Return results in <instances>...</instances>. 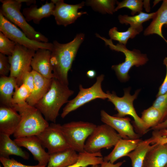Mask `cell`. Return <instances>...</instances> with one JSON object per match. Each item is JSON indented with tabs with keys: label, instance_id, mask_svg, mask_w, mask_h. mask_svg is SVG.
Wrapping results in <instances>:
<instances>
[{
	"label": "cell",
	"instance_id": "cell-1",
	"mask_svg": "<svg viewBox=\"0 0 167 167\" xmlns=\"http://www.w3.org/2000/svg\"><path fill=\"white\" fill-rule=\"evenodd\" d=\"M84 38V34L81 33L68 43L62 44L57 41L52 43L50 61L54 78L63 84L69 85L68 72Z\"/></svg>",
	"mask_w": 167,
	"mask_h": 167
},
{
	"label": "cell",
	"instance_id": "cell-2",
	"mask_svg": "<svg viewBox=\"0 0 167 167\" xmlns=\"http://www.w3.org/2000/svg\"><path fill=\"white\" fill-rule=\"evenodd\" d=\"M74 92L68 86L53 78L49 90L34 106L48 122L55 123L60 109L68 102V99Z\"/></svg>",
	"mask_w": 167,
	"mask_h": 167
},
{
	"label": "cell",
	"instance_id": "cell-3",
	"mask_svg": "<svg viewBox=\"0 0 167 167\" xmlns=\"http://www.w3.org/2000/svg\"><path fill=\"white\" fill-rule=\"evenodd\" d=\"M20 115L21 120L13 136L16 138L37 135L49 124L42 114L36 107L27 102L15 105L12 107Z\"/></svg>",
	"mask_w": 167,
	"mask_h": 167
},
{
	"label": "cell",
	"instance_id": "cell-4",
	"mask_svg": "<svg viewBox=\"0 0 167 167\" xmlns=\"http://www.w3.org/2000/svg\"><path fill=\"white\" fill-rule=\"evenodd\" d=\"M98 37L103 40L105 45H108L112 50L123 53L125 58L124 61L118 65H113L111 68L114 70L119 80L122 82H126L130 78L129 72L134 66L139 67L145 64L148 59L145 54H143L138 49H134L131 50L125 45L118 43L116 45L113 44L112 40L108 39L96 33Z\"/></svg>",
	"mask_w": 167,
	"mask_h": 167
},
{
	"label": "cell",
	"instance_id": "cell-5",
	"mask_svg": "<svg viewBox=\"0 0 167 167\" xmlns=\"http://www.w3.org/2000/svg\"><path fill=\"white\" fill-rule=\"evenodd\" d=\"M131 89L130 88H125L124 95L121 97L118 96L114 91L110 93L107 91L108 101L114 105L117 111L114 116L121 118L127 115L131 116L134 119L137 133L140 135H143L148 132L149 129L137 115L133 105V102L137 98L140 89L137 90L133 95H131L130 93Z\"/></svg>",
	"mask_w": 167,
	"mask_h": 167
},
{
	"label": "cell",
	"instance_id": "cell-6",
	"mask_svg": "<svg viewBox=\"0 0 167 167\" xmlns=\"http://www.w3.org/2000/svg\"><path fill=\"white\" fill-rule=\"evenodd\" d=\"M2 3L0 12L8 20L19 27L30 39L37 41L48 43V38L36 31L26 20L20 12L21 0H1Z\"/></svg>",
	"mask_w": 167,
	"mask_h": 167
},
{
	"label": "cell",
	"instance_id": "cell-7",
	"mask_svg": "<svg viewBox=\"0 0 167 167\" xmlns=\"http://www.w3.org/2000/svg\"><path fill=\"white\" fill-rule=\"evenodd\" d=\"M122 138L109 125L104 123L96 126L86 141L84 151L90 153L101 152L103 148L109 149L114 146Z\"/></svg>",
	"mask_w": 167,
	"mask_h": 167
},
{
	"label": "cell",
	"instance_id": "cell-8",
	"mask_svg": "<svg viewBox=\"0 0 167 167\" xmlns=\"http://www.w3.org/2000/svg\"><path fill=\"white\" fill-rule=\"evenodd\" d=\"M96 126L88 122L72 121L62 125L61 128L70 147L79 153L85 152L86 141Z\"/></svg>",
	"mask_w": 167,
	"mask_h": 167
},
{
	"label": "cell",
	"instance_id": "cell-9",
	"mask_svg": "<svg viewBox=\"0 0 167 167\" xmlns=\"http://www.w3.org/2000/svg\"><path fill=\"white\" fill-rule=\"evenodd\" d=\"M95 83L91 87L84 88L81 84L79 86V92L73 99L69 101L62 109V118H65L71 112L75 111L85 104L96 99L105 100L108 95L102 88V83L104 75L101 74L97 76Z\"/></svg>",
	"mask_w": 167,
	"mask_h": 167
},
{
	"label": "cell",
	"instance_id": "cell-10",
	"mask_svg": "<svg viewBox=\"0 0 167 167\" xmlns=\"http://www.w3.org/2000/svg\"><path fill=\"white\" fill-rule=\"evenodd\" d=\"M36 51L17 44L12 54L8 56L11 66L9 76L16 80L18 87L22 84L23 78L31 71V63Z\"/></svg>",
	"mask_w": 167,
	"mask_h": 167
},
{
	"label": "cell",
	"instance_id": "cell-11",
	"mask_svg": "<svg viewBox=\"0 0 167 167\" xmlns=\"http://www.w3.org/2000/svg\"><path fill=\"white\" fill-rule=\"evenodd\" d=\"M0 31L17 44L36 51L39 49L51 50L53 44L40 42L28 38L18 27L6 19L0 12Z\"/></svg>",
	"mask_w": 167,
	"mask_h": 167
},
{
	"label": "cell",
	"instance_id": "cell-12",
	"mask_svg": "<svg viewBox=\"0 0 167 167\" xmlns=\"http://www.w3.org/2000/svg\"><path fill=\"white\" fill-rule=\"evenodd\" d=\"M60 124L52 122L36 135L50 154L70 148Z\"/></svg>",
	"mask_w": 167,
	"mask_h": 167
},
{
	"label": "cell",
	"instance_id": "cell-13",
	"mask_svg": "<svg viewBox=\"0 0 167 167\" xmlns=\"http://www.w3.org/2000/svg\"><path fill=\"white\" fill-rule=\"evenodd\" d=\"M55 5L53 15L56 24L66 27L74 23L79 17L87 14L85 11L79 12L78 10L84 5L85 2L71 5L65 3L62 0H51Z\"/></svg>",
	"mask_w": 167,
	"mask_h": 167
},
{
	"label": "cell",
	"instance_id": "cell-14",
	"mask_svg": "<svg viewBox=\"0 0 167 167\" xmlns=\"http://www.w3.org/2000/svg\"><path fill=\"white\" fill-rule=\"evenodd\" d=\"M100 116L101 121L113 129L122 139H139L140 135L135 131L129 118L112 116L104 110L101 111Z\"/></svg>",
	"mask_w": 167,
	"mask_h": 167
},
{
	"label": "cell",
	"instance_id": "cell-15",
	"mask_svg": "<svg viewBox=\"0 0 167 167\" xmlns=\"http://www.w3.org/2000/svg\"><path fill=\"white\" fill-rule=\"evenodd\" d=\"M14 141L20 147L28 149L32 154L38 165L46 167L48 163L49 154L45 151L40 140L36 135L16 138Z\"/></svg>",
	"mask_w": 167,
	"mask_h": 167
},
{
	"label": "cell",
	"instance_id": "cell-16",
	"mask_svg": "<svg viewBox=\"0 0 167 167\" xmlns=\"http://www.w3.org/2000/svg\"><path fill=\"white\" fill-rule=\"evenodd\" d=\"M21 117L13 108L1 105L0 107V133L9 136L15 132Z\"/></svg>",
	"mask_w": 167,
	"mask_h": 167
},
{
	"label": "cell",
	"instance_id": "cell-17",
	"mask_svg": "<svg viewBox=\"0 0 167 167\" xmlns=\"http://www.w3.org/2000/svg\"><path fill=\"white\" fill-rule=\"evenodd\" d=\"M51 51L45 49H39L36 51L32 58V70L43 77L48 79L54 78L51 63Z\"/></svg>",
	"mask_w": 167,
	"mask_h": 167
},
{
	"label": "cell",
	"instance_id": "cell-18",
	"mask_svg": "<svg viewBox=\"0 0 167 167\" xmlns=\"http://www.w3.org/2000/svg\"><path fill=\"white\" fill-rule=\"evenodd\" d=\"M167 165V146L153 144L147 152L142 167H165Z\"/></svg>",
	"mask_w": 167,
	"mask_h": 167
},
{
	"label": "cell",
	"instance_id": "cell-19",
	"mask_svg": "<svg viewBox=\"0 0 167 167\" xmlns=\"http://www.w3.org/2000/svg\"><path fill=\"white\" fill-rule=\"evenodd\" d=\"M55 7V4L52 2L45 3L39 8L36 4H32L29 7L23 9L22 14L27 22L32 21L36 24H39L43 18L53 15Z\"/></svg>",
	"mask_w": 167,
	"mask_h": 167
},
{
	"label": "cell",
	"instance_id": "cell-20",
	"mask_svg": "<svg viewBox=\"0 0 167 167\" xmlns=\"http://www.w3.org/2000/svg\"><path fill=\"white\" fill-rule=\"evenodd\" d=\"M141 139H121L114 146L111 152L103 157V161L114 163L118 160L125 156L134 150L142 141Z\"/></svg>",
	"mask_w": 167,
	"mask_h": 167
},
{
	"label": "cell",
	"instance_id": "cell-21",
	"mask_svg": "<svg viewBox=\"0 0 167 167\" xmlns=\"http://www.w3.org/2000/svg\"><path fill=\"white\" fill-rule=\"evenodd\" d=\"M32 71L34 75V86L26 102L30 105L34 106L49 90L53 78H46L34 71Z\"/></svg>",
	"mask_w": 167,
	"mask_h": 167
},
{
	"label": "cell",
	"instance_id": "cell-22",
	"mask_svg": "<svg viewBox=\"0 0 167 167\" xmlns=\"http://www.w3.org/2000/svg\"><path fill=\"white\" fill-rule=\"evenodd\" d=\"M164 25L167 26V0H165L155 14L149 25L144 32L145 36L153 34L158 35L167 43V40L164 37L162 32Z\"/></svg>",
	"mask_w": 167,
	"mask_h": 167
},
{
	"label": "cell",
	"instance_id": "cell-23",
	"mask_svg": "<svg viewBox=\"0 0 167 167\" xmlns=\"http://www.w3.org/2000/svg\"><path fill=\"white\" fill-rule=\"evenodd\" d=\"M79 153L71 148L49 154V161L45 167H66L75 163Z\"/></svg>",
	"mask_w": 167,
	"mask_h": 167
},
{
	"label": "cell",
	"instance_id": "cell-24",
	"mask_svg": "<svg viewBox=\"0 0 167 167\" xmlns=\"http://www.w3.org/2000/svg\"><path fill=\"white\" fill-rule=\"evenodd\" d=\"M11 155L18 156L25 160L29 158V154L23 151L9 136L0 133V157L8 158Z\"/></svg>",
	"mask_w": 167,
	"mask_h": 167
},
{
	"label": "cell",
	"instance_id": "cell-25",
	"mask_svg": "<svg viewBox=\"0 0 167 167\" xmlns=\"http://www.w3.org/2000/svg\"><path fill=\"white\" fill-rule=\"evenodd\" d=\"M18 87L15 78L10 76H1L0 100L2 105L12 107V100L15 88Z\"/></svg>",
	"mask_w": 167,
	"mask_h": 167
},
{
	"label": "cell",
	"instance_id": "cell-26",
	"mask_svg": "<svg viewBox=\"0 0 167 167\" xmlns=\"http://www.w3.org/2000/svg\"><path fill=\"white\" fill-rule=\"evenodd\" d=\"M152 137L144 140H142L136 148L129 153L127 156L129 157L132 167H142L146 155L153 146L151 145L153 142Z\"/></svg>",
	"mask_w": 167,
	"mask_h": 167
},
{
	"label": "cell",
	"instance_id": "cell-27",
	"mask_svg": "<svg viewBox=\"0 0 167 167\" xmlns=\"http://www.w3.org/2000/svg\"><path fill=\"white\" fill-rule=\"evenodd\" d=\"M155 12L147 13L141 11L137 15L132 16L127 15H119L118 19L120 23L126 25L130 24V27L136 29L140 33L143 31L142 24L151 19H152Z\"/></svg>",
	"mask_w": 167,
	"mask_h": 167
},
{
	"label": "cell",
	"instance_id": "cell-28",
	"mask_svg": "<svg viewBox=\"0 0 167 167\" xmlns=\"http://www.w3.org/2000/svg\"><path fill=\"white\" fill-rule=\"evenodd\" d=\"M103 161L101 152L90 153L84 152L79 153V157L74 164L66 167H87L89 165H100Z\"/></svg>",
	"mask_w": 167,
	"mask_h": 167
},
{
	"label": "cell",
	"instance_id": "cell-29",
	"mask_svg": "<svg viewBox=\"0 0 167 167\" xmlns=\"http://www.w3.org/2000/svg\"><path fill=\"white\" fill-rule=\"evenodd\" d=\"M139 33L136 29L131 27L125 32H119L117 27H114L109 30V35L111 40L118 41L119 43L126 45L129 39L134 38Z\"/></svg>",
	"mask_w": 167,
	"mask_h": 167
},
{
	"label": "cell",
	"instance_id": "cell-30",
	"mask_svg": "<svg viewBox=\"0 0 167 167\" xmlns=\"http://www.w3.org/2000/svg\"><path fill=\"white\" fill-rule=\"evenodd\" d=\"M162 117L161 112L152 106L142 112L141 118L149 129L160 123Z\"/></svg>",
	"mask_w": 167,
	"mask_h": 167
},
{
	"label": "cell",
	"instance_id": "cell-31",
	"mask_svg": "<svg viewBox=\"0 0 167 167\" xmlns=\"http://www.w3.org/2000/svg\"><path fill=\"white\" fill-rule=\"evenodd\" d=\"M117 1L114 0H90L86 4L95 11L103 14H113L115 12V5Z\"/></svg>",
	"mask_w": 167,
	"mask_h": 167
},
{
	"label": "cell",
	"instance_id": "cell-32",
	"mask_svg": "<svg viewBox=\"0 0 167 167\" xmlns=\"http://www.w3.org/2000/svg\"><path fill=\"white\" fill-rule=\"evenodd\" d=\"M117 6L115 11L123 7L127 8L131 11V15H134L137 12L142 11L143 2L141 0H124L121 2L116 1Z\"/></svg>",
	"mask_w": 167,
	"mask_h": 167
},
{
	"label": "cell",
	"instance_id": "cell-33",
	"mask_svg": "<svg viewBox=\"0 0 167 167\" xmlns=\"http://www.w3.org/2000/svg\"><path fill=\"white\" fill-rule=\"evenodd\" d=\"M30 93L28 88L23 84L17 87L15 89L12 100L13 106L15 105H20L26 102V100Z\"/></svg>",
	"mask_w": 167,
	"mask_h": 167
},
{
	"label": "cell",
	"instance_id": "cell-34",
	"mask_svg": "<svg viewBox=\"0 0 167 167\" xmlns=\"http://www.w3.org/2000/svg\"><path fill=\"white\" fill-rule=\"evenodd\" d=\"M16 43L10 39L0 31V52L8 56L11 55L14 52Z\"/></svg>",
	"mask_w": 167,
	"mask_h": 167
},
{
	"label": "cell",
	"instance_id": "cell-35",
	"mask_svg": "<svg viewBox=\"0 0 167 167\" xmlns=\"http://www.w3.org/2000/svg\"><path fill=\"white\" fill-rule=\"evenodd\" d=\"M156 96L152 106L161 113L162 117L161 123L167 118V92Z\"/></svg>",
	"mask_w": 167,
	"mask_h": 167
},
{
	"label": "cell",
	"instance_id": "cell-36",
	"mask_svg": "<svg viewBox=\"0 0 167 167\" xmlns=\"http://www.w3.org/2000/svg\"><path fill=\"white\" fill-rule=\"evenodd\" d=\"M0 161L3 167H45L38 164L33 166L26 165L13 158H7L1 157H0Z\"/></svg>",
	"mask_w": 167,
	"mask_h": 167
},
{
	"label": "cell",
	"instance_id": "cell-37",
	"mask_svg": "<svg viewBox=\"0 0 167 167\" xmlns=\"http://www.w3.org/2000/svg\"><path fill=\"white\" fill-rule=\"evenodd\" d=\"M11 66L8 57L0 53V75L1 76H7L10 73Z\"/></svg>",
	"mask_w": 167,
	"mask_h": 167
},
{
	"label": "cell",
	"instance_id": "cell-38",
	"mask_svg": "<svg viewBox=\"0 0 167 167\" xmlns=\"http://www.w3.org/2000/svg\"><path fill=\"white\" fill-rule=\"evenodd\" d=\"M34 75L32 70L27 72L24 75L23 79L22 84L28 88L31 94L34 88Z\"/></svg>",
	"mask_w": 167,
	"mask_h": 167
},
{
	"label": "cell",
	"instance_id": "cell-39",
	"mask_svg": "<svg viewBox=\"0 0 167 167\" xmlns=\"http://www.w3.org/2000/svg\"><path fill=\"white\" fill-rule=\"evenodd\" d=\"M163 64L166 67V73L164 81L159 88L158 92L156 95L158 96L167 92V57H165L163 60Z\"/></svg>",
	"mask_w": 167,
	"mask_h": 167
},
{
	"label": "cell",
	"instance_id": "cell-40",
	"mask_svg": "<svg viewBox=\"0 0 167 167\" xmlns=\"http://www.w3.org/2000/svg\"><path fill=\"white\" fill-rule=\"evenodd\" d=\"M152 137L153 138V142L152 143L153 144L157 143L163 145L167 144V137L154 135H152Z\"/></svg>",
	"mask_w": 167,
	"mask_h": 167
},
{
	"label": "cell",
	"instance_id": "cell-41",
	"mask_svg": "<svg viewBox=\"0 0 167 167\" xmlns=\"http://www.w3.org/2000/svg\"><path fill=\"white\" fill-rule=\"evenodd\" d=\"M125 162V161L116 163H112L109 162L103 161L100 165V167H121Z\"/></svg>",
	"mask_w": 167,
	"mask_h": 167
},
{
	"label": "cell",
	"instance_id": "cell-42",
	"mask_svg": "<svg viewBox=\"0 0 167 167\" xmlns=\"http://www.w3.org/2000/svg\"><path fill=\"white\" fill-rule=\"evenodd\" d=\"M167 128V118L163 122L151 128L150 129L153 131H158Z\"/></svg>",
	"mask_w": 167,
	"mask_h": 167
},
{
	"label": "cell",
	"instance_id": "cell-43",
	"mask_svg": "<svg viewBox=\"0 0 167 167\" xmlns=\"http://www.w3.org/2000/svg\"><path fill=\"white\" fill-rule=\"evenodd\" d=\"M152 135L167 137V128L158 131H153Z\"/></svg>",
	"mask_w": 167,
	"mask_h": 167
},
{
	"label": "cell",
	"instance_id": "cell-44",
	"mask_svg": "<svg viewBox=\"0 0 167 167\" xmlns=\"http://www.w3.org/2000/svg\"><path fill=\"white\" fill-rule=\"evenodd\" d=\"M96 75V71L93 70H89L87 72V75L89 78H93L95 77Z\"/></svg>",
	"mask_w": 167,
	"mask_h": 167
},
{
	"label": "cell",
	"instance_id": "cell-45",
	"mask_svg": "<svg viewBox=\"0 0 167 167\" xmlns=\"http://www.w3.org/2000/svg\"><path fill=\"white\" fill-rule=\"evenodd\" d=\"M91 167H100V165H91Z\"/></svg>",
	"mask_w": 167,
	"mask_h": 167
},
{
	"label": "cell",
	"instance_id": "cell-46",
	"mask_svg": "<svg viewBox=\"0 0 167 167\" xmlns=\"http://www.w3.org/2000/svg\"><path fill=\"white\" fill-rule=\"evenodd\" d=\"M165 167H167V165Z\"/></svg>",
	"mask_w": 167,
	"mask_h": 167
},
{
	"label": "cell",
	"instance_id": "cell-47",
	"mask_svg": "<svg viewBox=\"0 0 167 167\" xmlns=\"http://www.w3.org/2000/svg\"><path fill=\"white\" fill-rule=\"evenodd\" d=\"M0 167H2L1 165L0 166Z\"/></svg>",
	"mask_w": 167,
	"mask_h": 167
},
{
	"label": "cell",
	"instance_id": "cell-48",
	"mask_svg": "<svg viewBox=\"0 0 167 167\" xmlns=\"http://www.w3.org/2000/svg\"><path fill=\"white\" fill-rule=\"evenodd\" d=\"M166 145H167V144H166Z\"/></svg>",
	"mask_w": 167,
	"mask_h": 167
}]
</instances>
